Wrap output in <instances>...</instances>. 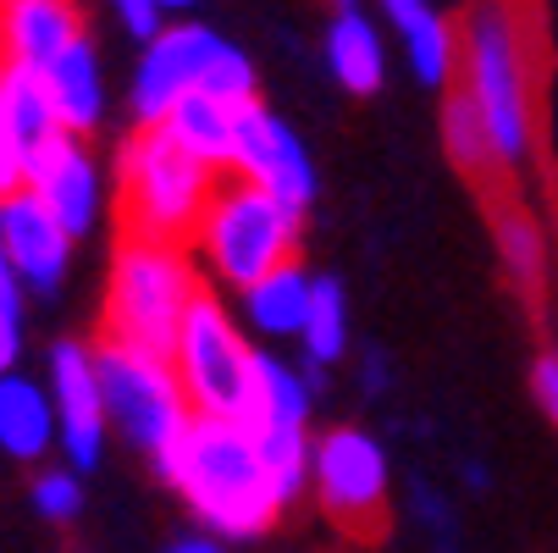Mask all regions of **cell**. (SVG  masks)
Instances as JSON below:
<instances>
[{
    "label": "cell",
    "instance_id": "20",
    "mask_svg": "<svg viewBox=\"0 0 558 553\" xmlns=\"http://www.w3.org/2000/svg\"><path fill=\"white\" fill-rule=\"evenodd\" d=\"M299 365L315 376V387L327 382L332 365L349 360V344H354V327H349V288L343 277L332 272H315V288H310V310H304V327H299Z\"/></svg>",
    "mask_w": 558,
    "mask_h": 553
},
{
    "label": "cell",
    "instance_id": "35",
    "mask_svg": "<svg viewBox=\"0 0 558 553\" xmlns=\"http://www.w3.org/2000/svg\"><path fill=\"white\" fill-rule=\"evenodd\" d=\"M0 299H23V282H17V266H12L7 244H0Z\"/></svg>",
    "mask_w": 558,
    "mask_h": 553
},
{
    "label": "cell",
    "instance_id": "8",
    "mask_svg": "<svg viewBox=\"0 0 558 553\" xmlns=\"http://www.w3.org/2000/svg\"><path fill=\"white\" fill-rule=\"evenodd\" d=\"M387 488H392L387 448L365 426H338L310 443V498L322 504V515L343 537L354 542L387 537Z\"/></svg>",
    "mask_w": 558,
    "mask_h": 553
},
{
    "label": "cell",
    "instance_id": "27",
    "mask_svg": "<svg viewBox=\"0 0 558 553\" xmlns=\"http://www.w3.org/2000/svg\"><path fill=\"white\" fill-rule=\"evenodd\" d=\"M28 504L45 526L66 531V526H77V515H84V477H77L72 465L39 470V477L28 482Z\"/></svg>",
    "mask_w": 558,
    "mask_h": 553
},
{
    "label": "cell",
    "instance_id": "1",
    "mask_svg": "<svg viewBox=\"0 0 558 553\" xmlns=\"http://www.w3.org/2000/svg\"><path fill=\"white\" fill-rule=\"evenodd\" d=\"M149 470L183 498L189 520L216 531L227 548L260 542L282 526V504L271 493L250 421L189 416V426L149 459Z\"/></svg>",
    "mask_w": 558,
    "mask_h": 553
},
{
    "label": "cell",
    "instance_id": "14",
    "mask_svg": "<svg viewBox=\"0 0 558 553\" xmlns=\"http://www.w3.org/2000/svg\"><path fill=\"white\" fill-rule=\"evenodd\" d=\"M45 77V95L56 106V122L66 133H84L95 139L106 128V111H111V89H106V67H100V50L89 34H77L50 67H39Z\"/></svg>",
    "mask_w": 558,
    "mask_h": 553
},
{
    "label": "cell",
    "instance_id": "34",
    "mask_svg": "<svg viewBox=\"0 0 558 553\" xmlns=\"http://www.w3.org/2000/svg\"><path fill=\"white\" fill-rule=\"evenodd\" d=\"M172 553H221L227 542L216 537V531H205V526H194V531H178L172 542H167Z\"/></svg>",
    "mask_w": 558,
    "mask_h": 553
},
{
    "label": "cell",
    "instance_id": "32",
    "mask_svg": "<svg viewBox=\"0 0 558 553\" xmlns=\"http://www.w3.org/2000/svg\"><path fill=\"white\" fill-rule=\"evenodd\" d=\"M23 189V149L12 144V133H7V117H0V200L7 194H17Z\"/></svg>",
    "mask_w": 558,
    "mask_h": 553
},
{
    "label": "cell",
    "instance_id": "10",
    "mask_svg": "<svg viewBox=\"0 0 558 553\" xmlns=\"http://www.w3.org/2000/svg\"><path fill=\"white\" fill-rule=\"evenodd\" d=\"M45 387H50V405H56V448L77 477H89V470H100L106 443H111L100 371H95V344H84V338L50 344Z\"/></svg>",
    "mask_w": 558,
    "mask_h": 553
},
{
    "label": "cell",
    "instance_id": "30",
    "mask_svg": "<svg viewBox=\"0 0 558 553\" xmlns=\"http://www.w3.org/2000/svg\"><path fill=\"white\" fill-rule=\"evenodd\" d=\"M23 338H28L23 299H0V371L23 365Z\"/></svg>",
    "mask_w": 558,
    "mask_h": 553
},
{
    "label": "cell",
    "instance_id": "18",
    "mask_svg": "<svg viewBox=\"0 0 558 553\" xmlns=\"http://www.w3.org/2000/svg\"><path fill=\"white\" fill-rule=\"evenodd\" d=\"M310 288L315 272L304 261H282L266 277H255L250 288H238V322L250 327L255 344H293L304 327V310H310Z\"/></svg>",
    "mask_w": 558,
    "mask_h": 553
},
{
    "label": "cell",
    "instance_id": "36",
    "mask_svg": "<svg viewBox=\"0 0 558 553\" xmlns=\"http://www.w3.org/2000/svg\"><path fill=\"white\" fill-rule=\"evenodd\" d=\"M464 482H470V493H487V488H493V477H487V465H482V459H470V465H464Z\"/></svg>",
    "mask_w": 558,
    "mask_h": 553
},
{
    "label": "cell",
    "instance_id": "16",
    "mask_svg": "<svg viewBox=\"0 0 558 553\" xmlns=\"http://www.w3.org/2000/svg\"><path fill=\"white\" fill-rule=\"evenodd\" d=\"M398 50H404L415 84L426 89H448L459 72V34L453 23L437 12V0H376Z\"/></svg>",
    "mask_w": 558,
    "mask_h": 553
},
{
    "label": "cell",
    "instance_id": "2",
    "mask_svg": "<svg viewBox=\"0 0 558 553\" xmlns=\"http://www.w3.org/2000/svg\"><path fill=\"white\" fill-rule=\"evenodd\" d=\"M453 77L487 122L498 172L504 178L525 172L536 155V100H531V56H525L514 0H470Z\"/></svg>",
    "mask_w": 558,
    "mask_h": 553
},
{
    "label": "cell",
    "instance_id": "23",
    "mask_svg": "<svg viewBox=\"0 0 558 553\" xmlns=\"http://www.w3.org/2000/svg\"><path fill=\"white\" fill-rule=\"evenodd\" d=\"M437 133H442V149H448V161L459 167V178H470V183L504 178V172H498V155H493V139H487V122H482V111H475V100L464 95L459 77L442 89Z\"/></svg>",
    "mask_w": 558,
    "mask_h": 553
},
{
    "label": "cell",
    "instance_id": "24",
    "mask_svg": "<svg viewBox=\"0 0 558 553\" xmlns=\"http://www.w3.org/2000/svg\"><path fill=\"white\" fill-rule=\"evenodd\" d=\"M0 117H7V133H12V144H17L23 155L39 149L45 139L66 133V128L56 122L50 95H45V77H39L34 67H12V61H0Z\"/></svg>",
    "mask_w": 558,
    "mask_h": 553
},
{
    "label": "cell",
    "instance_id": "7",
    "mask_svg": "<svg viewBox=\"0 0 558 553\" xmlns=\"http://www.w3.org/2000/svg\"><path fill=\"white\" fill-rule=\"evenodd\" d=\"M95 371H100V399H106L111 437L128 443L133 454L155 459L189 426L194 405L178 382L172 354H155V349H138V344H122V338H100Z\"/></svg>",
    "mask_w": 558,
    "mask_h": 553
},
{
    "label": "cell",
    "instance_id": "25",
    "mask_svg": "<svg viewBox=\"0 0 558 553\" xmlns=\"http://www.w3.org/2000/svg\"><path fill=\"white\" fill-rule=\"evenodd\" d=\"M310 443H315L310 426H260L255 432V448L266 459V477H271V493H277L282 515L310 493Z\"/></svg>",
    "mask_w": 558,
    "mask_h": 553
},
{
    "label": "cell",
    "instance_id": "31",
    "mask_svg": "<svg viewBox=\"0 0 558 553\" xmlns=\"http://www.w3.org/2000/svg\"><path fill=\"white\" fill-rule=\"evenodd\" d=\"M410 504H415V515L426 520V531H432L437 542H453V526H459V520H453V504H448L437 488H426V482H421Z\"/></svg>",
    "mask_w": 558,
    "mask_h": 553
},
{
    "label": "cell",
    "instance_id": "4",
    "mask_svg": "<svg viewBox=\"0 0 558 553\" xmlns=\"http://www.w3.org/2000/svg\"><path fill=\"white\" fill-rule=\"evenodd\" d=\"M216 178L221 172L210 161H199L189 144H178L161 122L133 128L117 144V172H111L117 205H122V232L189 244Z\"/></svg>",
    "mask_w": 558,
    "mask_h": 553
},
{
    "label": "cell",
    "instance_id": "29",
    "mask_svg": "<svg viewBox=\"0 0 558 553\" xmlns=\"http://www.w3.org/2000/svg\"><path fill=\"white\" fill-rule=\"evenodd\" d=\"M111 17H117V23H122V34H128V39H138V45L172 23L161 7H155V0H111Z\"/></svg>",
    "mask_w": 558,
    "mask_h": 553
},
{
    "label": "cell",
    "instance_id": "13",
    "mask_svg": "<svg viewBox=\"0 0 558 553\" xmlns=\"http://www.w3.org/2000/svg\"><path fill=\"white\" fill-rule=\"evenodd\" d=\"M0 244H7V255H12V266H17L23 293H39V299L61 293V282H66V272H72L77 239H72V232H66L28 189H17V194L0 200Z\"/></svg>",
    "mask_w": 558,
    "mask_h": 553
},
{
    "label": "cell",
    "instance_id": "26",
    "mask_svg": "<svg viewBox=\"0 0 558 553\" xmlns=\"http://www.w3.org/2000/svg\"><path fill=\"white\" fill-rule=\"evenodd\" d=\"M199 89L216 95V100H227V106H250V100H260V72H255V61L238 50L232 39H221L210 50V61H205Z\"/></svg>",
    "mask_w": 558,
    "mask_h": 553
},
{
    "label": "cell",
    "instance_id": "17",
    "mask_svg": "<svg viewBox=\"0 0 558 553\" xmlns=\"http://www.w3.org/2000/svg\"><path fill=\"white\" fill-rule=\"evenodd\" d=\"M322 56H327V72H332V84L343 95H354V100L381 95V84H387V39H381V28L365 7H332L327 34H322Z\"/></svg>",
    "mask_w": 558,
    "mask_h": 553
},
{
    "label": "cell",
    "instance_id": "3",
    "mask_svg": "<svg viewBox=\"0 0 558 553\" xmlns=\"http://www.w3.org/2000/svg\"><path fill=\"white\" fill-rule=\"evenodd\" d=\"M299 250H304V211L238 172L216 178L205 216L189 239V255L199 261V272L227 293L250 288L282 261H299Z\"/></svg>",
    "mask_w": 558,
    "mask_h": 553
},
{
    "label": "cell",
    "instance_id": "9",
    "mask_svg": "<svg viewBox=\"0 0 558 553\" xmlns=\"http://www.w3.org/2000/svg\"><path fill=\"white\" fill-rule=\"evenodd\" d=\"M23 189L72 232V239H89L106 221L111 178H106L100 155L89 149L84 133H56L39 149H28L23 155Z\"/></svg>",
    "mask_w": 558,
    "mask_h": 553
},
{
    "label": "cell",
    "instance_id": "37",
    "mask_svg": "<svg viewBox=\"0 0 558 553\" xmlns=\"http://www.w3.org/2000/svg\"><path fill=\"white\" fill-rule=\"evenodd\" d=\"M155 7H161L167 17H194V12L205 7V0H155Z\"/></svg>",
    "mask_w": 558,
    "mask_h": 553
},
{
    "label": "cell",
    "instance_id": "6",
    "mask_svg": "<svg viewBox=\"0 0 558 553\" xmlns=\"http://www.w3.org/2000/svg\"><path fill=\"white\" fill-rule=\"evenodd\" d=\"M255 338H244V322L221 304L216 288H199L183 327L172 338V365L189 393L194 416H227V421H250L255 405Z\"/></svg>",
    "mask_w": 558,
    "mask_h": 553
},
{
    "label": "cell",
    "instance_id": "15",
    "mask_svg": "<svg viewBox=\"0 0 558 553\" xmlns=\"http://www.w3.org/2000/svg\"><path fill=\"white\" fill-rule=\"evenodd\" d=\"M84 28L77 0H0V61L12 67H50Z\"/></svg>",
    "mask_w": 558,
    "mask_h": 553
},
{
    "label": "cell",
    "instance_id": "19",
    "mask_svg": "<svg viewBox=\"0 0 558 553\" xmlns=\"http://www.w3.org/2000/svg\"><path fill=\"white\" fill-rule=\"evenodd\" d=\"M0 454L17 465H39L56 454V405L50 387L34 382L23 365L0 371Z\"/></svg>",
    "mask_w": 558,
    "mask_h": 553
},
{
    "label": "cell",
    "instance_id": "21",
    "mask_svg": "<svg viewBox=\"0 0 558 553\" xmlns=\"http://www.w3.org/2000/svg\"><path fill=\"white\" fill-rule=\"evenodd\" d=\"M493 244H498V266L509 277L514 293L542 299L547 277H553V244H547V227L525 211V205H493Z\"/></svg>",
    "mask_w": 558,
    "mask_h": 553
},
{
    "label": "cell",
    "instance_id": "38",
    "mask_svg": "<svg viewBox=\"0 0 558 553\" xmlns=\"http://www.w3.org/2000/svg\"><path fill=\"white\" fill-rule=\"evenodd\" d=\"M332 7H365V0H332Z\"/></svg>",
    "mask_w": 558,
    "mask_h": 553
},
{
    "label": "cell",
    "instance_id": "28",
    "mask_svg": "<svg viewBox=\"0 0 558 553\" xmlns=\"http://www.w3.org/2000/svg\"><path fill=\"white\" fill-rule=\"evenodd\" d=\"M531 399H536L542 421L558 432V349L553 344L536 349V360H531Z\"/></svg>",
    "mask_w": 558,
    "mask_h": 553
},
{
    "label": "cell",
    "instance_id": "5",
    "mask_svg": "<svg viewBox=\"0 0 558 553\" xmlns=\"http://www.w3.org/2000/svg\"><path fill=\"white\" fill-rule=\"evenodd\" d=\"M199 288H205V277H199V261L189 255V244L122 232V244L111 255V277H106L100 338H122V344H138L155 354H172V338H178Z\"/></svg>",
    "mask_w": 558,
    "mask_h": 553
},
{
    "label": "cell",
    "instance_id": "11",
    "mask_svg": "<svg viewBox=\"0 0 558 553\" xmlns=\"http://www.w3.org/2000/svg\"><path fill=\"white\" fill-rule=\"evenodd\" d=\"M238 178L260 183L266 194L310 211L315 194H322V172H315V155L310 144L299 139V128L271 111L266 100H250L244 111H238V133H232V167Z\"/></svg>",
    "mask_w": 558,
    "mask_h": 553
},
{
    "label": "cell",
    "instance_id": "33",
    "mask_svg": "<svg viewBox=\"0 0 558 553\" xmlns=\"http://www.w3.org/2000/svg\"><path fill=\"white\" fill-rule=\"evenodd\" d=\"M387 382H392V360H387V349H365V354H360V387L376 399V393H387Z\"/></svg>",
    "mask_w": 558,
    "mask_h": 553
},
{
    "label": "cell",
    "instance_id": "12",
    "mask_svg": "<svg viewBox=\"0 0 558 553\" xmlns=\"http://www.w3.org/2000/svg\"><path fill=\"white\" fill-rule=\"evenodd\" d=\"M221 45V34L199 17H172L161 34H149L138 61H133V84H128V117L133 128L161 122L189 89H199L205 61Z\"/></svg>",
    "mask_w": 558,
    "mask_h": 553
},
{
    "label": "cell",
    "instance_id": "22",
    "mask_svg": "<svg viewBox=\"0 0 558 553\" xmlns=\"http://www.w3.org/2000/svg\"><path fill=\"white\" fill-rule=\"evenodd\" d=\"M238 111H244V106H227V100H216V95H205V89H189V95L161 117V128H167L178 144H189L199 161H210L216 172H227V167H232Z\"/></svg>",
    "mask_w": 558,
    "mask_h": 553
}]
</instances>
